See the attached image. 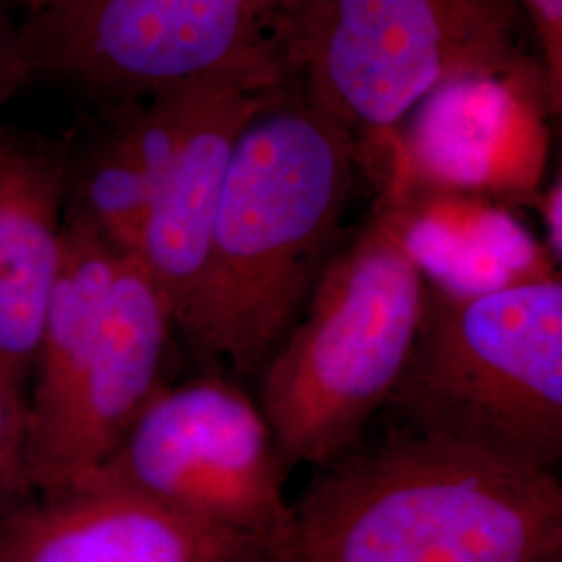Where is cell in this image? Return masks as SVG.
<instances>
[{"label":"cell","mask_w":562,"mask_h":562,"mask_svg":"<svg viewBox=\"0 0 562 562\" xmlns=\"http://www.w3.org/2000/svg\"><path fill=\"white\" fill-rule=\"evenodd\" d=\"M357 169L359 144L294 83L257 109L223 181L190 344L202 361L259 378L340 246Z\"/></svg>","instance_id":"1"},{"label":"cell","mask_w":562,"mask_h":562,"mask_svg":"<svg viewBox=\"0 0 562 562\" xmlns=\"http://www.w3.org/2000/svg\"><path fill=\"white\" fill-rule=\"evenodd\" d=\"M265 562H562L557 473L396 434L317 469Z\"/></svg>","instance_id":"2"},{"label":"cell","mask_w":562,"mask_h":562,"mask_svg":"<svg viewBox=\"0 0 562 562\" xmlns=\"http://www.w3.org/2000/svg\"><path fill=\"white\" fill-rule=\"evenodd\" d=\"M406 431L557 473L562 459V283L485 292L427 281L422 323L385 402Z\"/></svg>","instance_id":"3"},{"label":"cell","mask_w":562,"mask_h":562,"mask_svg":"<svg viewBox=\"0 0 562 562\" xmlns=\"http://www.w3.org/2000/svg\"><path fill=\"white\" fill-rule=\"evenodd\" d=\"M427 278L398 204L338 246L304 313L259 373V406L288 471L357 448L401 378Z\"/></svg>","instance_id":"4"},{"label":"cell","mask_w":562,"mask_h":562,"mask_svg":"<svg viewBox=\"0 0 562 562\" xmlns=\"http://www.w3.org/2000/svg\"><path fill=\"white\" fill-rule=\"evenodd\" d=\"M531 48L521 0H292L281 25L285 78L357 144L454 81L522 80Z\"/></svg>","instance_id":"5"},{"label":"cell","mask_w":562,"mask_h":562,"mask_svg":"<svg viewBox=\"0 0 562 562\" xmlns=\"http://www.w3.org/2000/svg\"><path fill=\"white\" fill-rule=\"evenodd\" d=\"M292 0H53L11 38L18 83L59 76L115 102L204 80L288 83Z\"/></svg>","instance_id":"6"},{"label":"cell","mask_w":562,"mask_h":562,"mask_svg":"<svg viewBox=\"0 0 562 562\" xmlns=\"http://www.w3.org/2000/svg\"><path fill=\"white\" fill-rule=\"evenodd\" d=\"M288 473L259 402L238 383L204 375L165 385L88 482L144 494L265 562L292 525Z\"/></svg>","instance_id":"7"},{"label":"cell","mask_w":562,"mask_h":562,"mask_svg":"<svg viewBox=\"0 0 562 562\" xmlns=\"http://www.w3.org/2000/svg\"><path fill=\"white\" fill-rule=\"evenodd\" d=\"M173 329L161 294L134 255H123L101 338L57 408L27 429L34 496L88 482L161 392Z\"/></svg>","instance_id":"8"},{"label":"cell","mask_w":562,"mask_h":562,"mask_svg":"<svg viewBox=\"0 0 562 562\" xmlns=\"http://www.w3.org/2000/svg\"><path fill=\"white\" fill-rule=\"evenodd\" d=\"M280 86L238 78L196 83L180 136L142 225L136 261L173 327L192 344L223 181L244 125Z\"/></svg>","instance_id":"9"},{"label":"cell","mask_w":562,"mask_h":562,"mask_svg":"<svg viewBox=\"0 0 562 562\" xmlns=\"http://www.w3.org/2000/svg\"><path fill=\"white\" fill-rule=\"evenodd\" d=\"M0 562H255L222 533L115 483H81L0 513Z\"/></svg>","instance_id":"10"},{"label":"cell","mask_w":562,"mask_h":562,"mask_svg":"<svg viewBox=\"0 0 562 562\" xmlns=\"http://www.w3.org/2000/svg\"><path fill=\"white\" fill-rule=\"evenodd\" d=\"M199 81L115 102L78 159L63 167V223L92 232L121 255L136 252Z\"/></svg>","instance_id":"11"},{"label":"cell","mask_w":562,"mask_h":562,"mask_svg":"<svg viewBox=\"0 0 562 562\" xmlns=\"http://www.w3.org/2000/svg\"><path fill=\"white\" fill-rule=\"evenodd\" d=\"M63 244V167L0 144V364L32 378Z\"/></svg>","instance_id":"12"},{"label":"cell","mask_w":562,"mask_h":562,"mask_svg":"<svg viewBox=\"0 0 562 562\" xmlns=\"http://www.w3.org/2000/svg\"><path fill=\"white\" fill-rule=\"evenodd\" d=\"M503 81L462 80L425 101L417 123V157L438 180L475 183L485 178V148L504 109Z\"/></svg>","instance_id":"13"},{"label":"cell","mask_w":562,"mask_h":562,"mask_svg":"<svg viewBox=\"0 0 562 562\" xmlns=\"http://www.w3.org/2000/svg\"><path fill=\"white\" fill-rule=\"evenodd\" d=\"M34 498L27 475V398L0 364V513Z\"/></svg>","instance_id":"14"},{"label":"cell","mask_w":562,"mask_h":562,"mask_svg":"<svg viewBox=\"0 0 562 562\" xmlns=\"http://www.w3.org/2000/svg\"><path fill=\"white\" fill-rule=\"evenodd\" d=\"M533 27L542 60L552 111H561L562 99V0H521Z\"/></svg>","instance_id":"15"},{"label":"cell","mask_w":562,"mask_h":562,"mask_svg":"<svg viewBox=\"0 0 562 562\" xmlns=\"http://www.w3.org/2000/svg\"><path fill=\"white\" fill-rule=\"evenodd\" d=\"M561 181L554 183V188L546 196V206H543V217H546V227H548V244L552 257L561 261Z\"/></svg>","instance_id":"16"},{"label":"cell","mask_w":562,"mask_h":562,"mask_svg":"<svg viewBox=\"0 0 562 562\" xmlns=\"http://www.w3.org/2000/svg\"><path fill=\"white\" fill-rule=\"evenodd\" d=\"M11 38L0 34V104L18 88L15 71H13V57H11Z\"/></svg>","instance_id":"17"},{"label":"cell","mask_w":562,"mask_h":562,"mask_svg":"<svg viewBox=\"0 0 562 562\" xmlns=\"http://www.w3.org/2000/svg\"><path fill=\"white\" fill-rule=\"evenodd\" d=\"M48 2H53V0H20V4L25 7L27 15H30V13H36V11H41L42 7H46Z\"/></svg>","instance_id":"18"}]
</instances>
